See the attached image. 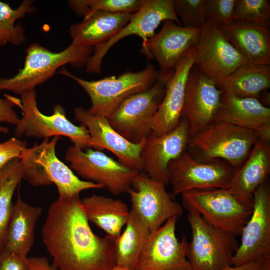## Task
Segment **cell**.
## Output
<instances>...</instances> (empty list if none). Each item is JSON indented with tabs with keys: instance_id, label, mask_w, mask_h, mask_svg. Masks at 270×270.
<instances>
[{
	"instance_id": "obj_33",
	"label": "cell",
	"mask_w": 270,
	"mask_h": 270,
	"mask_svg": "<svg viewBox=\"0 0 270 270\" xmlns=\"http://www.w3.org/2000/svg\"><path fill=\"white\" fill-rule=\"evenodd\" d=\"M268 2L266 0H236L233 22L270 26Z\"/></svg>"
},
{
	"instance_id": "obj_40",
	"label": "cell",
	"mask_w": 270,
	"mask_h": 270,
	"mask_svg": "<svg viewBox=\"0 0 270 270\" xmlns=\"http://www.w3.org/2000/svg\"><path fill=\"white\" fill-rule=\"evenodd\" d=\"M223 270H270V260L253 262L238 266H232Z\"/></svg>"
},
{
	"instance_id": "obj_11",
	"label": "cell",
	"mask_w": 270,
	"mask_h": 270,
	"mask_svg": "<svg viewBox=\"0 0 270 270\" xmlns=\"http://www.w3.org/2000/svg\"><path fill=\"white\" fill-rule=\"evenodd\" d=\"M65 159L81 178L107 188L114 196L127 193L140 172L91 148L82 150L74 145L68 149Z\"/></svg>"
},
{
	"instance_id": "obj_4",
	"label": "cell",
	"mask_w": 270,
	"mask_h": 270,
	"mask_svg": "<svg viewBox=\"0 0 270 270\" xmlns=\"http://www.w3.org/2000/svg\"><path fill=\"white\" fill-rule=\"evenodd\" d=\"M258 139L254 131L225 122H212L190 138L188 146L198 160H222L237 170Z\"/></svg>"
},
{
	"instance_id": "obj_34",
	"label": "cell",
	"mask_w": 270,
	"mask_h": 270,
	"mask_svg": "<svg viewBox=\"0 0 270 270\" xmlns=\"http://www.w3.org/2000/svg\"><path fill=\"white\" fill-rule=\"evenodd\" d=\"M174 8L183 27L202 28L206 24L204 0H174Z\"/></svg>"
},
{
	"instance_id": "obj_24",
	"label": "cell",
	"mask_w": 270,
	"mask_h": 270,
	"mask_svg": "<svg viewBox=\"0 0 270 270\" xmlns=\"http://www.w3.org/2000/svg\"><path fill=\"white\" fill-rule=\"evenodd\" d=\"M266 25L232 22L218 26L248 63L270 65V32Z\"/></svg>"
},
{
	"instance_id": "obj_22",
	"label": "cell",
	"mask_w": 270,
	"mask_h": 270,
	"mask_svg": "<svg viewBox=\"0 0 270 270\" xmlns=\"http://www.w3.org/2000/svg\"><path fill=\"white\" fill-rule=\"evenodd\" d=\"M225 122L254 132L260 139L270 140V109L256 98L223 92L213 122Z\"/></svg>"
},
{
	"instance_id": "obj_28",
	"label": "cell",
	"mask_w": 270,
	"mask_h": 270,
	"mask_svg": "<svg viewBox=\"0 0 270 270\" xmlns=\"http://www.w3.org/2000/svg\"><path fill=\"white\" fill-rule=\"evenodd\" d=\"M216 83L224 93L258 98L262 92L270 87V66L246 63Z\"/></svg>"
},
{
	"instance_id": "obj_9",
	"label": "cell",
	"mask_w": 270,
	"mask_h": 270,
	"mask_svg": "<svg viewBox=\"0 0 270 270\" xmlns=\"http://www.w3.org/2000/svg\"><path fill=\"white\" fill-rule=\"evenodd\" d=\"M182 196L188 210H195L210 225L236 236L241 234L252 212L229 188L193 190Z\"/></svg>"
},
{
	"instance_id": "obj_3",
	"label": "cell",
	"mask_w": 270,
	"mask_h": 270,
	"mask_svg": "<svg viewBox=\"0 0 270 270\" xmlns=\"http://www.w3.org/2000/svg\"><path fill=\"white\" fill-rule=\"evenodd\" d=\"M58 140V136L50 140L44 138L40 144L24 151L20 158L23 179L34 186L54 184L60 197L73 196L86 190L104 188L100 185L80 180L59 160L56 150Z\"/></svg>"
},
{
	"instance_id": "obj_6",
	"label": "cell",
	"mask_w": 270,
	"mask_h": 270,
	"mask_svg": "<svg viewBox=\"0 0 270 270\" xmlns=\"http://www.w3.org/2000/svg\"><path fill=\"white\" fill-rule=\"evenodd\" d=\"M188 211L192 238L186 257L192 270H223L232 266L239 246L236 236L210 225L195 210Z\"/></svg>"
},
{
	"instance_id": "obj_19",
	"label": "cell",
	"mask_w": 270,
	"mask_h": 270,
	"mask_svg": "<svg viewBox=\"0 0 270 270\" xmlns=\"http://www.w3.org/2000/svg\"><path fill=\"white\" fill-rule=\"evenodd\" d=\"M74 112L76 119L88 132L91 148L107 150L122 164L137 172L142 171L141 154L146 139L139 144L132 143L112 126L107 118L93 114L82 107L76 108Z\"/></svg>"
},
{
	"instance_id": "obj_36",
	"label": "cell",
	"mask_w": 270,
	"mask_h": 270,
	"mask_svg": "<svg viewBox=\"0 0 270 270\" xmlns=\"http://www.w3.org/2000/svg\"><path fill=\"white\" fill-rule=\"evenodd\" d=\"M4 98H0V123L6 122L16 126L20 118L14 111V106L21 107V100L10 95H5ZM9 130L0 125V132L7 134Z\"/></svg>"
},
{
	"instance_id": "obj_10",
	"label": "cell",
	"mask_w": 270,
	"mask_h": 270,
	"mask_svg": "<svg viewBox=\"0 0 270 270\" xmlns=\"http://www.w3.org/2000/svg\"><path fill=\"white\" fill-rule=\"evenodd\" d=\"M236 170L222 160L202 162L185 151L168 166L174 196L193 190L229 188Z\"/></svg>"
},
{
	"instance_id": "obj_27",
	"label": "cell",
	"mask_w": 270,
	"mask_h": 270,
	"mask_svg": "<svg viewBox=\"0 0 270 270\" xmlns=\"http://www.w3.org/2000/svg\"><path fill=\"white\" fill-rule=\"evenodd\" d=\"M90 222L115 240L121 234L128 220L130 210L120 199L94 194L82 200Z\"/></svg>"
},
{
	"instance_id": "obj_38",
	"label": "cell",
	"mask_w": 270,
	"mask_h": 270,
	"mask_svg": "<svg viewBox=\"0 0 270 270\" xmlns=\"http://www.w3.org/2000/svg\"><path fill=\"white\" fill-rule=\"evenodd\" d=\"M27 256L0 251V270H28Z\"/></svg>"
},
{
	"instance_id": "obj_13",
	"label": "cell",
	"mask_w": 270,
	"mask_h": 270,
	"mask_svg": "<svg viewBox=\"0 0 270 270\" xmlns=\"http://www.w3.org/2000/svg\"><path fill=\"white\" fill-rule=\"evenodd\" d=\"M166 186L140 172L134 178L127 192L132 210L150 232L158 230L169 219L179 218L184 212L182 206L167 192Z\"/></svg>"
},
{
	"instance_id": "obj_7",
	"label": "cell",
	"mask_w": 270,
	"mask_h": 270,
	"mask_svg": "<svg viewBox=\"0 0 270 270\" xmlns=\"http://www.w3.org/2000/svg\"><path fill=\"white\" fill-rule=\"evenodd\" d=\"M20 100L23 116L16 126L15 135L17 138L26 136L50 138L63 136L68 138L74 146L82 150L91 148L87 128L82 124L78 126L70 122L62 106H55L52 115L43 114L38 106L35 90L22 94Z\"/></svg>"
},
{
	"instance_id": "obj_31",
	"label": "cell",
	"mask_w": 270,
	"mask_h": 270,
	"mask_svg": "<svg viewBox=\"0 0 270 270\" xmlns=\"http://www.w3.org/2000/svg\"><path fill=\"white\" fill-rule=\"evenodd\" d=\"M34 2L24 0L16 8L13 9L6 2L0 1V47L8 44L19 46L26 40V30L18 20L36 11Z\"/></svg>"
},
{
	"instance_id": "obj_25",
	"label": "cell",
	"mask_w": 270,
	"mask_h": 270,
	"mask_svg": "<svg viewBox=\"0 0 270 270\" xmlns=\"http://www.w3.org/2000/svg\"><path fill=\"white\" fill-rule=\"evenodd\" d=\"M132 14L98 12L71 26L72 42L95 48L114 36L130 22Z\"/></svg>"
},
{
	"instance_id": "obj_30",
	"label": "cell",
	"mask_w": 270,
	"mask_h": 270,
	"mask_svg": "<svg viewBox=\"0 0 270 270\" xmlns=\"http://www.w3.org/2000/svg\"><path fill=\"white\" fill-rule=\"evenodd\" d=\"M23 179L20 159L15 158L0 171V251L4 247L14 204V193Z\"/></svg>"
},
{
	"instance_id": "obj_32",
	"label": "cell",
	"mask_w": 270,
	"mask_h": 270,
	"mask_svg": "<svg viewBox=\"0 0 270 270\" xmlns=\"http://www.w3.org/2000/svg\"><path fill=\"white\" fill-rule=\"evenodd\" d=\"M144 0H72L70 8L78 16L86 18L98 12L133 14L142 6Z\"/></svg>"
},
{
	"instance_id": "obj_37",
	"label": "cell",
	"mask_w": 270,
	"mask_h": 270,
	"mask_svg": "<svg viewBox=\"0 0 270 270\" xmlns=\"http://www.w3.org/2000/svg\"><path fill=\"white\" fill-rule=\"evenodd\" d=\"M26 148V142L16 138L0 144V171L11 160L15 158L20 159Z\"/></svg>"
},
{
	"instance_id": "obj_23",
	"label": "cell",
	"mask_w": 270,
	"mask_h": 270,
	"mask_svg": "<svg viewBox=\"0 0 270 270\" xmlns=\"http://www.w3.org/2000/svg\"><path fill=\"white\" fill-rule=\"evenodd\" d=\"M270 172V141L259 138L246 160L236 170L229 189L241 202L252 208L254 194L268 180Z\"/></svg>"
},
{
	"instance_id": "obj_8",
	"label": "cell",
	"mask_w": 270,
	"mask_h": 270,
	"mask_svg": "<svg viewBox=\"0 0 270 270\" xmlns=\"http://www.w3.org/2000/svg\"><path fill=\"white\" fill-rule=\"evenodd\" d=\"M170 76L160 74L158 81L150 88L125 100L108 118L112 126L132 143L139 144L145 140L152 132L154 118L163 100Z\"/></svg>"
},
{
	"instance_id": "obj_18",
	"label": "cell",
	"mask_w": 270,
	"mask_h": 270,
	"mask_svg": "<svg viewBox=\"0 0 270 270\" xmlns=\"http://www.w3.org/2000/svg\"><path fill=\"white\" fill-rule=\"evenodd\" d=\"M201 32L202 28H184L165 20L160 32L142 44L140 52L156 60L161 76H170L180 60L196 44Z\"/></svg>"
},
{
	"instance_id": "obj_12",
	"label": "cell",
	"mask_w": 270,
	"mask_h": 270,
	"mask_svg": "<svg viewBox=\"0 0 270 270\" xmlns=\"http://www.w3.org/2000/svg\"><path fill=\"white\" fill-rule=\"evenodd\" d=\"M166 20L182 26L174 10V0H144L140 8L132 14L130 22L114 36L94 48L86 65V72L101 74L104 56L118 42L128 36H136L144 44L156 34L155 31L160 23Z\"/></svg>"
},
{
	"instance_id": "obj_35",
	"label": "cell",
	"mask_w": 270,
	"mask_h": 270,
	"mask_svg": "<svg viewBox=\"0 0 270 270\" xmlns=\"http://www.w3.org/2000/svg\"><path fill=\"white\" fill-rule=\"evenodd\" d=\"M236 0H204L206 23L218 27L233 22Z\"/></svg>"
},
{
	"instance_id": "obj_41",
	"label": "cell",
	"mask_w": 270,
	"mask_h": 270,
	"mask_svg": "<svg viewBox=\"0 0 270 270\" xmlns=\"http://www.w3.org/2000/svg\"><path fill=\"white\" fill-rule=\"evenodd\" d=\"M110 270H132L128 268H126L122 267H120L118 266H116L114 268L111 269Z\"/></svg>"
},
{
	"instance_id": "obj_14",
	"label": "cell",
	"mask_w": 270,
	"mask_h": 270,
	"mask_svg": "<svg viewBox=\"0 0 270 270\" xmlns=\"http://www.w3.org/2000/svg\"><path fill=\"white\" fill-rule=\"evenodd\" d=\"M240 236L241 243L234 256L232 266L270 260V187L268 181L255 191L252 214Z\"/></svg>"
},
{
	"instance_id": "obj_5",
	"label": "cell",
	"mask_w": 270,
	"mask_h": 270,
	"mask_svg": "<svg viewBox=\"0 0 270 270\" xmlns=\"http://www.w3.org/2000/svg\"><path fill=\"white\" fill-rule=\"evenodd\" d=\"M60 73L75 80L89 96L92 106L90 112L108 118L127 98L146 91L158 81L160 72L151 64L138 72L126 71L118 76H111L96 81L76 77L66 69Z\"/></svg>"
},
{
	"instance_id": "obj_2",
	"label": "cell",
	"mask_w": 270,
	"mask_h": 270,
	"mask_svg": "<svg viewBox=\"0 0 270 270\" xmlns=\"http://www.w3.org/2000/svg\"><path fill=\"white\" fill-rule=\"evenodd\" d=\"M94 49L72 42L65 50L54 52L38 43L32 44L26 50L23 68L13 77L0 78V92L8 90L21 96L35 90L67 64L76 68L86 66Z\"/></svg>"
},
{
	"instance_id": "obj_39",
	"label": "cell",
	"mask_w": 270,
	"mask_h": 270,
	"mask_svg": "<svg viewBox=\"0 0 270 270\" xmlns=\"http://www.w3.org/2000/svg\"><path fill=\"white\" fill-rule=\"evenodd\" d=\"M28 270H58L44 256L28 258Z\"/></svg>"
},
{
	"instance_id": "obj_16",
	"label": "cell",
	"mask_w": 270,
	"mask_h": 270,
	"mask_svg": "<svg viewBox=\"0 0 270 270\" xmlns=\"http://www.w3.org/2000/svg\"><path fill=\"white\" fill-rule=\"evenodd\" d=\"M194 65L215 81L248 63L226 39L218 27L206 24L192 46Z\"/></svg>"
},
{
	"instance_id": "obj_26",
	"label": "cell",
	"mask_w": 270,
	"mask_h": 270,
	"mask_svg": "<svg viewBox=\"0 0 270 270\" xmlns=\"http://www.w3.org/2000/svg\"><path fill=\"white\" fill-rule=\"evenodd\" d=\"M42 213V208L22 199L19 189L2 250L27 256L34 244L36 226Z\"/></svg>"
},
{
	"instance_id": "obj_29",
	"label": "cell",
	"mask_w": 270,
	"mask_h": 270,
	"mask_svg": "<svg viewBox=\"0 0 270 270\" xmlns=\"http://www.w3.org/2000/svg\"><path fill=\"white\" fill-rule=\"evenodd\" d=\"M150 232L132 209L122 234L116 240V266L136 270Z\"/></svg>"
},
{
	"instance_id": "obj_1",
	"label": "cell",
	"mask_w": 270,
	"mask_h": 270,
	"mask_svg": "<svg viewBox=\"0 0 270 270\" xmlns=\"http://www.w3.org/2000/svg\"><path fill=\"white\" fill-rule=\"evenodd\" d=\"M42 235L58 270H110L116 266V240L93 232L80 195L59 196L50 205Z\"/></svg>"
},
{
	"instance_id": "obj_21",
	"label": "cell",
	"mask_w": 270,
	"mask_h": 270,
	"mask_svg": "<svg viewBox=\"0 0 270 270\" xmlns=\"http://www.w3.org/2000/svg\"><path fill=\"white\" fill-rule=\"evenodd\" d=\"M194 65L192 47L176 64L166 86L163 100L153 120L152 132L162 136L180 124L184 105L186 84Z\"/></svg>"
},
{
	"instance_id": "obj_20",
	"label": "cell",
	"mask_w": 270,
	"mask_h": 270,
	"mask_svg": "<svg viewBox=\"0 0 270 270\" xmlns=\"http://www.w3.org/2000/svg\"><path fill=\"white\" fill-rule=\"evenodd\" d=\"M190 139L188 122L182 118L172 130L162 136H148L141 154L142 171L152 179L169 183L168 166L185 151Z\"/></svg>"
},
{
	"instance_id": "obj_17",
	"label": "cell",
	"mask_w": 270,
	"mask_h": 270,
	"mask_svg": "<svg viewBox=\"0 0 270 270\" xmlns=\"http://www.w3.org/2000/svg\"><path fill=\"white\" fill-rule=\"evenodd\" d=\"M222 94L214 80L194 66L186 84L182 114V118L188 124L190 138L213 122Z\"/></svg>"
},
{
	"instance_id": "obj_15",
	"label": "cell",
	"mask_w": 270,
	"mask_h": 270,
	"mask_svg": "<svg viewBox=\"0 0 270 270\" xmlns=\"http://www.w3.org/2000/svg\"><path fill=\"white\" fill-rule=\"evenodd\" d=\"M178 217L167 220L150 232L136 270H192L187 258L188 242L185 235H176Z\"/></svg>"
}]
</instances>
